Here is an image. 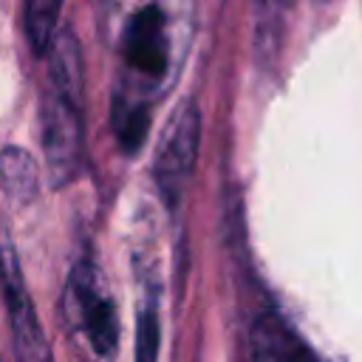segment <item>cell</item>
<instances>
[{"label": "cell", "mask_w": 362, "mask_h": 362, "mask_svg": "<svg viewBox=\"0 0 362 362\" xmlns=\"http://www.w3.org/2000/svg\"><path fill=\"white\" fill-rule=\"evenodd\" d=\"M119 76L113 88V130L133 153L150 127V107L178 79L195 34V0H127L113 17Z\"/></svg>", "instance_id": "obj_1"}, {"label": "cell", "mask_w": 362, "mask_h": 362, "mask_svg": "<svg viewBox=\"0 0 362 362\" xmlns=\"http://www.w3.org/2000/svg\"><path fill=\"white\" fill-rule=\"evenodd\" d=\"M40 144L51 187H65L82 164V54L74 31H57L48 48Z\"/></svg>", "instance_id": "obj_2"}, {"label": "cell", "mask_w": 362, "mask_h": 362, "mask_svg": "<svg viewBox=\"0 0 362 362\" xmlns=\"http://www.w3.org/2000/svg\"><path fill=\"white\" fill-rule=\"evenodd\" d=\"M65 320L74 331L85 334L88 345L102 356L110 359L119 345V320L116 303L107 294L99 269L90 260L74 263L68 283H65Z\"/></svg>", "instance_id": "obj_3"}, {"label": "cell", "mask_w": 362, "mask_h": 362, "mask_svg": "<svg viewBox=\"0 0 362 362\" xmlns=\"http://www.w3.org/2000/svg\"><path fill=\"white\" fill-rule=\"evenodd\" d=\"M198 144H201V113L192 99H181L173 113L167 116L158 147H156V161H153V175L156 187L164 195L167 206H175L198 158Z\"/></svg>", "instance_id": "obj_4"}, {"label": "cell", "mask_w": 362, "mask_h": 362, "mask_svg": "<svg viewBox=\"0 0 362 362\" xmlns=\"http://www.w3.org/2000/svg\"><path fill=\"white\" fill-rule=\"evenodd\" d=\"M0 291L6 300V314L11 325V345L17 362H54L48 337L37 320L31 294L25 288L17 252L8 235H0Z\"/></svg>", "instance_id": "obj_5"}, {"label": "cell", "mask_w": 362, "mask_h": 362, "mask_svg": "<svg viewBox=\"0 0 362 362\" xmlns=\"http://www.w3.org/2000/svg\"><path fill=\"white\" fill-rule=\"evenodd\" d=\"M252 362H320L297 331L277 314H260L249 331Z\"/></svg>", "instance_id": "obj_6"}, {"label": "cell", "mask_w": 362, "mask_h": 362, "mask_svg": "<svg viewBox=\"0 0 362 362\" xmlns=\"http://www.w3.org/2000/svg\"><path fill=\"white\" fill-rule=\"evenodd\" d=\"M0 189L14 204H31L40 192V167L23 147L0 150Z\"/></svg>", "instance_id": "obj_7"}, {"label": "cell", "mask_w": 362, "mask_h": 362, "mask_svg": "<svg viewBox=\"0 0 362 362\" xmlns=\"http://www.w3.org/2000/svg\"><path fill=\"white\" fill-rule=\"evenodd\" d=\"M62 0H23V20H25V37L34 48V54H48L57 23H59Z\"/></svg>", "instance_id": "obj_8"}, {"label": "cell", "mask_w": 362, "mask_h": 362, "mask_svg": "<svg viewBox=\"0 0 362 362\" xmlns=\"http://www.w3.org/2000/svg\"><path fill=\"white\" fill-rule=\"evenodd\" d=\"M158 342H161L158 308L153 300H147L136 322V362H158Z\"/></svg>", "instance_id": "obj_9"}, {"label": "cell", "mask_w": 362, "mask_h": 362, "mask_svg": "<svg viewBox=\"0 0 362 362\" xmlns=\"http://www.w3.org/2000/svg\"><path fill=\"white\" fill-rule=\"evenodd\" d=\"M257 3H260V28L263 25H274L280 20L283 0H257Z\"/></svg>", "instance_id": "obj_10"}]
</instances>
